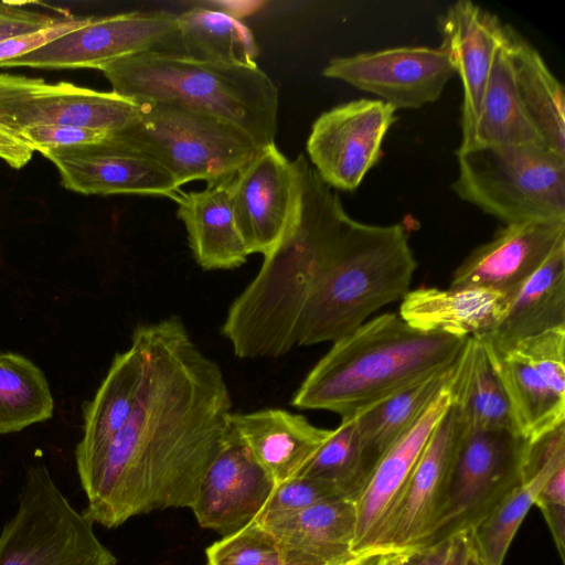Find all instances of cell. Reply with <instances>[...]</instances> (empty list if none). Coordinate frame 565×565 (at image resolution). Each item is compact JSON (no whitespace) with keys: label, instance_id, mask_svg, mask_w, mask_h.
I'll use <instances>...</instances> for the list:
<instances>
[{"label":"cell","instance_id":"obj_1","mask_svg":"<svg viewBox=\"0 0 565 565\" xmlns=\"http://www.w3.org/2000/svg\"><path fill=\"white\" fill-rule=\"evenodd\" d=\"M141 376L132 413L111 443L76 467L93 523L114 529L153 510L191 508L230 428L220 366L179 317L132 333Z\"/></svg>","mask_w":565,"mask_h":565},{"label":"cell","instance_id":"obj_2","mask_svg":"<svg viewBox=\"0 0 565 565\" xmlns=\"http://www.w3.org/2000/svg\"><path fill=\"white\" fill-rule=\"evenodd\" d=\"M299 160V217L311 271L296 348L333 343L382 307L401 301L417 268L402 224L373 225L352 218L302 153Z\"/></svg>","mask_w":565,"mask_h":565},{"label":"cell","instance_id":"obj_3","mask_svg":"<svg viewBox=\"0 0 565 565\" xmlns=\"http://www.w3.org/2000/svg\"><path fill=\"white\" fill-rule=\"evenodd\" d=\"M467 338L416 330L395 313L366 320L332 343L291 405L342 417L449 369Z\"/></svg>","mask_w":565,"mask_h":565},{"label":"cell","instance_id":"obj_4","mask_svg":"<svg viewBox=\"0 0 565 565\" xmlns=\"http://www.w3.org/2000/svg\"><path fill=\"white\" fill-rule=\"evenodd\" d=\"M113 92L135 102L174 105L228 121L262 148L278 132V89L258 66L143 53L103 66Z\"/></svg>","mask_w":565,"mask_h":565},{"label":"cell","instance_id":"obj_5","mask_svg":"<svg viewBox=\"0 0 565 565\" xmlns=\"http://www.w3.org/2000/svg\"><path fill=\"white\" fill-rule=\"evenodd\" d=\"M456 157L451 189L462 201L504 225L565 223V157L542 143L457 149Z\"/></svg>","mask_w":565,"mask_h":565},{"label":"cell","instance_id":"obj_6","mask_svg":"<svg viewBox=\"0 0 565 565\" xmlns=\"http://www.w3.org/2000/svg\"><path fill=\"white\" fill-rule=\"evenodd\" d=\"M138 103V120L116 135L160 162L180 185L228 182L259 149L247 132L221 118L163 103Z\"/></svg>","mask_w":565,"mask_h":565},{"label":"cell","instance_id":"obj_7","mask_svg":"<svg viewBox=\"0 0 565 565\" xmlns=\"http://www.w3.org/2000/svg\"><path fill=\"white\" fill-rule=\"evenodd\" d=\"M93 525L45 466H29L17 512L0 532V565H117Z\"/></svg>","mask_w":565,"mask_h":565},{"label":"cell","instance_id":"obj_8","mask_svg":"<svg viewBox=\"0 0 565 565\" xmlns=\"http://www.w3.org/2000/svg\"><path fill=\"white\" fill-rule=\"evenodd\" d=\"M526 446L513 431L463 425L445 504L425 546L472 531L521 482Z\"/></svg>","mask_w":565,"mask_h":565},{"label":"cell","instance_id":"obj_9","mask_svg":"<svg viewBox=\"0 0 565 565\" xmlns=\"http://www.w3.org/2000/svg\"><path fill=\"white\" fill-rule=\"evenodd\" d=\"M463 431L450 404L431 431L395 502L382 518L359 555L424 547L445 504L450 475Z\"/></svg>","mask_w":565,"mask_h":565},{"label":"cell","instance_id":"obj_10","mask_svg":"<svg viewBox=\"0 0 565 565\" xmlns=\"http://www.w3.org/2000/svg\"><path fill=\"white\" fill-rule=\"evenodd\" d=\"M143 53L182 55L177 14L134 11L90 17L85 25L36 51L4 61L0 67L100 70L122 57Z\"/></svg>","mask_w":565,"mask_h":565},{"label":"cell","instance_id":"obj_11","mask_svg":"<svg viewBox=\"0 0 565 565\" xmlns=\"http://www.w3.org/2000/svg\"><path fill=\"white\" fill-rule=\"evenodd\" d=\"M486 350L518 435L533 441L565 424V328Z\"/></svg>","mask_w":565,"mask_h":565},{"label":"cell","instance_id":"obj_12","mask_svg":"<svg viewBox=\"0 0 565 565\" xmlns=\"http://www.w3.org/2000/svg\"><path fill=\"white\" fill-rule=\"evenodd\" d=\"M140 111V103L114 92L0 74V127L15 136L25 127L39 125L116 132L137 121Z\"/></svg>","mask_w":565,"mask_h":565},{"label":"cell","instance_id":"obj_13","mask_svg":"<svg viewBox=\"0 0 565 565\" xmlns=\"http://www.w3.org/2000/svg\"><path fill=\"white\" fill-rule=\"evenodd\" d=\"M395 109L380 99H358L322 113L307 140L310 164L331 189L354 191L382 157Z\"/></svg>","mask_w":565,"mask_h":565},{"label":"cell","instance_id":"obj_14","mask_svg":"<svg viewBox=\"0 0 565 565\" xmlns=\"http://www.w3.org/2000/svg\"><path fill=\"white\" fill-rule=\"evenodd\" d=\"M455 74L452 58L443 46H401L337 56L322 70L324 77L373 94L395 110L438 100Z\"/></svg>","mask_w":565,"mask_h":565},{"label":"cell","instance_id":"obj_15","mask_svg":"<svg viewBox=\"0 0 565 565\" xmlns=\"http://www.w3.org/2000/svg\"><path fill=\"white\" fill-rule=\"evenodd\" d=\"M299 158L289 160L275 143L257 150L232 180L236 226L248 254H268L294 223L300 207Z\"/></svg>","mask_w":565,"mask_h":565},{"label":"cell","instance_id":"obj_16","mask_svg":"<svg viewBox=\"0 0 565 565\" xmlns=\"http://www.w3.org/2000/svg\"><path fill=\"white\" fill-rule=\"evenodd\" d=\"M39 152L56 167L63 188L83 195L171 199L181 186L160 162L130 147L116 132L100 142Z\"/></svg>","mask_w":565,"mask_h":565},{"label":"cell","instance_id":"obj_17","mask_svg":"<svg viewBox=\"0 0 565 565\" xmlns=\"http://www.w3.org/2000/svg\"><path fill=\"white\" fill-rule=\"evenodd\" d=\"M275 486L230 419L224 443L202 479L191 510L201 527L225 536L258 516Z\"/></svg>","mask_w":565,"mask_h":565},{"label":"cell","instance_id":"obj_18","mask_svg":"<svg viewBox=\"0 0 565 565\" xmlns=\"http://www.w3.org/2000/svg\"><path fill=\"white\" fill-rule=\"evenodd\" d=\"M565 247V223L504 225L456 268L449 287L513 292L555 252Z\"/></svg>","mask_w":565,"mask_h":565},{"label":"cell","instance_id":"obj_19","mask_svg":"<svg viewBox=\"0 0 565 565\" xmlns=\"http://www.w3.org/2000/svg\"><path fill=\"white\" fill-rule=\"evenodd\" d=\"M505 28L495 14L469 0L452 3L439 18L440 46L450 54L463 88L458 150L472 145L483 94Z\"/></svg>","mask_w":565,"mask_h":565},{"label":"cell","instance_id":"obj_20","mask_svg":"<svg viewBox=\"0 0 565 565\" xmlns=\"http://www.w3.org/2000/svg\"><path fill=\"white\" fill-rule=\"evenodd\" d=\"M256 520L274 534L287 565H342L355 555L353 501H324L297 512L259 514Z\"/></svg>","mask_w":565,"mask_h":565},{"label":"cell","instance_id":"obj_21","mask_svg":"<svg viewBox=\"0 0 565 565\" xmlns=\"http://www.w3.org/2000/svg\"><path fill=\"white\" fill-rule=\"evenodd\" d=\"M231 425L275 484L298 476L331 434L302 415L278 408L232 413Z\"/></svg>","mask_w":565,"mask_h":565},{"label":"cell","instance_id":"obj_22","mask_svg":"<svg viewBox=\"0 0 565 565\" xmlns=\"http://www.w3.org/2000/svg\"><path fill=\"white\" fill-rule=\"evenodd\" d=\"M449 382L416 423L382 456L354 502L356 532L353 554L362 552L370 535L397 499L431 431L449 408Z\"/></svg>","mask_w":565,"mask_h":565},{"label":"cell","instance_id":"obj_23","mask_svg":"<svg viewBox=\"0 0 565 565\" xmlns=\"http://www.w3.org/2000/svg\"><path fill=\"white\" fill-rule=\"evenodd\" d=\"M562 466H565L564 437L552 435L527 445L521 482L471 531V548L481 565H503L539 491Z\"/></svg>","mask_w":565,"mask_h":565},{"label":"cell","instance_id":"obj_24","mask_svg":"<svg viewBox=\"0 0 565 565\" xmlns=\"http://www.w3.org/2000/svg\"><path fill=\"white\" fill-rule=\"evenodd\" d=\"M507 303V295L497 290L424 287L405 295L398 316L423 332L482 337L499 324Z\"/></svg>","mask_w":565,"mask_h":565},{"label":"cell","instance_id":"obj_25","mask_svg":"<svg viewBox=\"0 0 565 565\" xmlns=\"http://www.w3.org/2000/svg\"><path fill=\"white\" fill-rule=\"evenodd\" d=\"M232 180L201 191L179 190L171 198L192 255L205 270L234 269L249 256L235 222Z\"/></svg>","mask_w":565,"mask_h":565},{"label":"cell","instance_id":"obj_26","mask_svg":"<svg viewBox=\"0 0 565 565\" xmlns=\"http://www.w3.org/2000/svg\"><path fill=\"white\" fill-rule=\"evenodd\" d=\"M507 298L501 321L481 337L490 350L503 352L523 339L565 328V247Z\"/></svg>","mask_w":565,"mask_h":565},{"label":"cell","instance_id":"obj_27","mask_svg":"<svg viewBox=\"0 0 565 565\" xmlns=\"http://www.w3.org/2000/svg\"><path fill=\"white\" fill-rule=\"evenodd\" d=\"M455 363L353 414L366 482L382 456L416 423L448 384Z\"/></svg>","mask_w":565,"mask_h":565},{"label":"cell","instance_id":"obj_28","mask_svg":"<svg viewBox=\"0 0 565 565\" xmlns=\"http://www.w3.org/2000/svg\"><path fill=\"white\" fill-rule=\"evenodd\" d=\"M514 83L523 109L541 141L565 157V95L541 54L507 25Z\"/></svg>","mask_w":565,"mask_h":565},{"label":"cell","instance_id":"obj_29","mask_svg":"<svg viewBox=\"0 0 565 565\" xmlns=\"http://www.w3.org/2000/svg\"><path fill=\"white\" fill-rule=\"evenodd\" d=\"M449 392L451 405L467 429L518 434L481 337H467L455 362Z\"/></svg>","mask_w":565,"mask_h":565},{"label":"cell","instance_id":"obj_30","mask_svg":"<svg viewBox=\"0 0 565 565\" xmlns=\"http://www.w3.org/2000/svg\"><path fill=\"white\" fill-rule=\"evenodd\" d=\"M141 362L137 348L117 353L95 396L83 408V437L76 467L99 455L127 424L138 395Z\"/></svg>","mask_w":565,"mask_h":565},{"label":"cell","instance_id":"obj_31","mask_svg":"<svg viewBox=\"0 0 565 565\" xmlns=\"http://www.w3.org/2000/svg\"><path fill=\"white\" fill-rule=\"evenodd\" d=\"M524 143L544 145L530 122L519 98L504 34V40L494 56L472 145L469 148Z\"/></svg>","mask_w":565,"mask_h":565},{"label":"cell","instance_id":"obj_32","mask_svg":"<svg viewBox=\"0 0 565 565\" xmlns=\"http://www.w3.org/2000/svg\"><path fill=\"white\" fill-rule=\"evenodd\" d=\"M182 55L194 60L257 66L253 32L238 19L209 7L177 14Z\"/></svg>","mask_w":565,"mask_h":565},{"label":"cell","instance_id":"obj_33","mask_svg":"<svg viewBox=\"0 0 565 565\" xmlns=\"http://www.w3.org/2000/svg\"><path fill=\"white\" fill-rule=\"evenodd\" d=\"M54 399L39 366L13 352H0V434L20 431L53 416Z\"/></svg>","mask_w":565,"mask_h":565},{"label":"cell","instance_id":"obj_34","mask_svg":"<svg viewBox=\"0 0 565 565\" xmlns=\"http://www.w3.org/2000/svg\"><path fill=\"white\" fill-rule=\"evenodd\" d=\"M298 476L329 481L338 488L344 499L356 501L366 479L353 415L341 418L339 426L331 429L329 437Z\"/></svg>","mask_w":565,"mask_h":565},{"label":"cell","instance_id":"obj_35","mask_svg":"<svg viewBox=\"0 0 565 565\" xmlns=\"http://www.w3.org/2000/svg\"><path fill=\"white\" fill-rule=\"evenodd\" d=\"M207 565H287L274 536L256 519L205 550Z\"/></svg>","mask_w":565,"mask_h":565},{"label":"cell","instance_id":"obj_36","mask_svg":"<svg viewBox=\"0 0 565 565\" xmlns=\"http://www.w3.org/2000/svg\"><path fill=\"white\" fill-rule=\"evenodd\" d=\"M337 499L344 498L331 482L297 476L275 486L259 514L291 513Z\"/></svg>","mask_w":565,"mask_h":565},{"label":"cell","instance_id":"obj_37","mask_svg":"<svg viewBox=\"0 0 565 565\" xmlns=\"http://www.w3.org/2000/svg\"><path fill=\"white\" fill-rule=\"evenodd\" d=\"M111 134L71 125H39L25 127L17 137L33 151H41L96 143L105 140Z\"/></svg>","mask_w":565,"mask_h":565},{"label":"cell","instance_id":"obj_38","mask_svg":"<svg viewBox=\"0 0 565 565\" xmlns=\"http://www.w3.org/2000/svg\"><path fill=\"white\" fill-rule=\"evenodd\" d=\"M29 2L0 1V42L63 21L70 15H56L30 7Z\"/></svg>","mask_w":565,"mask_h":565},{"label":"cell","instance_id":"obj_39","mask_svg":"<svg viewBox=\"0 0 565 565\" xmlns=\"http://www.w3.org/2000/svg\"><path fill=\"white\" fill-rule=\"evenodd\" d=\"M89 18L68 17L51 26L12 36L0 42V63L36 51L63 35L85 25Z\"/></svg>","mask_w":565,"mask_h":565},{"label":"cell","instance_id":"obj_40","mask_svg":"<svg viewBox=\"0 0 565 565\" xmlns=\"http://www.w3.org/2000/svg\"><path fill=\"white\" fill-rule=\"evenodd\" d=\"M33 150L19 137L0 127V159L13 169H21L32 158Z\"/></svg>","mask_w":565,"mask_h":565},{"label":"cell","instance_id":"obj_41","mask_svg":"<svg viewBox=\"0 0 565 565\" xmlns=\"http://www.w3.org/2000/svg\"><path fill=\"white\" fill-rule=\"evenodd\" d=\"M550 529L559 557L565 556V504L551 502H534Z\"/></svg>","mask_w":565,"mask_h":565},{"label":"cell","instance_id":"obj_42","mask_svg":"<svg viewBox=\"0 0 565 565\" xmlns=\"http://www.w3.org/2000/svg\"><path fill=\"white\" fill-rule=\"evenodd\" d=\"M451 537L409 552L403 565H445Z\"/></svg>","mask_w":565,"mask_h":565},{"label":"cell","instance_id":"obj_43","mask_svg":"<svg viewBox=\"0 0 565 565\" xmlns=\"http://www.w3.org/2000/svg\"><path fill=\"white\" fill-rule=\"evenodd\" d=\"M471 551V532H460L451 537V547L445 565H466Z\"/></svg>","mask_w":565,"mask_h":565},{"label":"cell","instance_id":"obj_44","mask_svg":"<svg viewBox=\"0 0 565 565\" xmlns=\"http://www.w3.org/2000/svg\"><path fill=\"white\" fill-rule=\"evenodd\" d=\"M214 9L220 10L231 17H234L239 20V17H244L253 13L258 10L259 7L264 4V2L259 1H221V2H212Z\"/></svg>","mask_w":565,"mask_h":565},{"label":"cell","instance_id":"obj_45","mask_svg":"<svg viewBox=\"0 0 565 565\" xmlns=\"http://www.w3.org/2000/svg\"><path fill=\"white\" fill-rule=\"evenodd\" d=\"M411 551H387L375 555L370 565H403Z\"/></svg>","mask_w":565,"mask_h":565},{"label":"cell","instance_id":"obj_46","mask_svg":"<svg viewBox=\"0 0 565 565\" xmlns=\"http://www.w3.org/2000/svg\"><path fill=\"white\" fill-rule=\"evenodd\" d=\"M374 556L354 555L342 565H370Z\"/></svg>","mask_w":565,"mask_h":565},{"label":"cell","instance_id":"obj_47","mask_svg":"<svg viewBox=\"0 0 565 565\" xmlns=\"http://www.w3.org/2000/svg\"><path fill=\"white\" fill-rule=\"evenodd\" d=\"M466 565H481V563L479 562L478 557L473 553L472 548L470 551V554H469V557L467 559Z\"/></svg>","mask_w":565,"mask_h":565}]
</instances>
